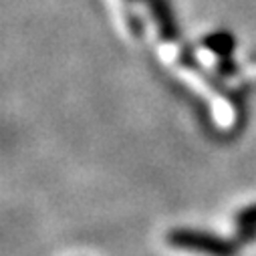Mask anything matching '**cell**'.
Instances as JSON below:
<instances>
[{
  "instance_id": "3957f363",
  "label": "cell",
  "mask_w": 256,
  "mask_h": 256,
  "mask_svg": "<svg viewBox=\"0 0 256 256\" xmlns=\"http://www.w3.org/2000/svg\"><path fill=\"white\" fill-rule=\"evenodd\" d=\"M204 46H206L210 52H214V54H218V56H222V58H228V56L232 54L234 46H236V40H234V36H232L230 32L220 30V32H214V34L206 36V38H204Z\"/></svg>"
},
{
  "instance_id": "277c9868",
  "label": "cell",
  "mask_w": 256,
  "mask_h": 256,
  "mask_svg": "<svg viewBox=\"0 0 256 256\" xmlns=\"http://www.w3.org/2000/svg\"><path fill=\"white\" fill-rule=\"evenodd\" d=\"M234 224L244 240L254 238L256 236V204H250L244 210H240L234 218Z\"/></svg>"
},
{
  "instance_id": "7a4b0ae2",
  "label": "cell",
  "mask_w": 256,
  "mask_h": 256,
  "mask_svg": "<svg viewBox=\"0 0 256 256\" xmlns=\"http://www.w3.org/2000/svg\"><path fill=\"white\" fill-rule=\"evenodd\" d=\"M150 8H152V16L156 20V26H158L160 34L168 40L176 38L178 26H176L174 10H172L168 0H150Z\"/></svg>"
},
{
  "instance_id": "6da1fadb",
  "label": "cell",
  "mask_w": 256,
  "mask_h": 256,
  "mask_svg": "<svg viewBox=\"0 0 256 256\" xmlns=\"http://www.w3.org/2000/svg\"><path fill=\"white\" fill-rule=\"evenodd\" d=\"M166 242L176 250L200 254V256H234L236 254V244L230 238H224L206 230L174 228L166 236Z\"/></svg>"
}]
</instances>
